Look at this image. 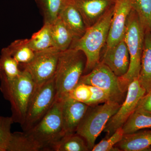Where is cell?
Masks as SVG:
<instances>
[{
    "instance_id": "1",
    "label": "cell",
    "mask_w": 151,
    "mask_h": 151,
    "mask_svg": "<svg viewBox=\"0 0 151 151\" xmlns=\"http://www.w3.org/2000/svg\"><path fill=\"white\" fill-rule=\"evenodd\" d=\"M113 6L96 23L87 28L82 36L74 40L70 45V48L81 50L86 57L84 74L90 72L100 62L101 51L108 39Z\"/></svg>"
},
{
    "instance_id": "2",
    "label": "cell",
    "mask_w": 151,
    "mask_h": 151,
    "mask_svg": "<svg viewBox=\"0 0 151 151\" xmlns=\"http://www.w3.org/2000/svg\"><path fill=\"white\" fill-rule=\"evenodd\" d=\"M145 29L137 14L132 9L126 25L124 38L130 55V64L126 74L119 77L123 92L127 93L129 85L138 78L145 42Z\"/></svg>"
},
{
    "instance_id": "3",
    "label": "cell",
    "mask_w": 151,
    "mask_h": 151,
    "mask_svg": "<svg viewBox=\"0 0 151 151\" xmlns=\"http://www.w3.org/2000/svg\"><path fill=\"white\" fill-rule=\"evenodd\" d=\"M86 63V57L81 50L69 48L60 52L54 76L57 99L62 100L67 97L78 84Z\"/></svg>"
},
{
    "instance_id": "4",
    "label": "cell",
    "mask_w": 151,
    "mask_h": 151,
    "mask_svg": "<svg viewBox=\"0 0 151 151\" xmlns=\"http://www.w3.org/2000/svg\"><path fill=\"white\" fill-rule=\"evenodd\" d=\"M1 91L11 105L14 123L22 126L24 123L29 105L35 89V84L29 73L23 69L15 78L1 80Z\"/></svg>"
},
{
    "instance_id": "5",
    "label": "cell",
    "mask_w": 151,
    "mask_h": 151,
    "mask_svg": "<svg viewBox=\"0 0 151 151\" xmlns=\"http://www.w3.org/2000/svg\"><path fill=\"white\" fill-rule=\"evenodd\" d=\"M121 104L108 101L100 105L89 106L76 133L84 138L92 151L96 139L106 127L110 118L118 111Z\"/></svg>"
},
{
    "instance_id": "6",
    "label": "cell",
    "mask_w": 151,
    "mask_h": 151,
    "mask_svg": "<svg viewBox=\"0 0 151 151\" xmlns=\"http://www.w3.org/2000/svg\"><path fill=\"white\" fill-rule=\"evenodd\" d=\"M62 100L57 99L39 122L26 131L43 148V151H51L55 145L65 135L61 115Z\"/></svg>"
},
{
    "instance_id": "7",
    "label": "cell",
    "mask_w": 151,
    "mask_h": 151,
    "mask_svg": "<svg viewBox=\"0 0 151 151\" xmlns=\"http://www.w3.org/2000/svg\"><path fill=\"white\" fill-rule=\"evenodd\" d=\"M56 97L54 76L40 86L35 87L24 123L21 126L23 130L29 131L37 124L49 111Z\"/></svg>"
},
{
    "instance_id": "8",
    "label": "cell",
    "mask_w": 151,
    "mask_h": 151,
    "mask_svg": "<svg viewBox=\"0 0 151 151\" xmlns=\"http://www.w3.org/2000/svg\"><path fill=\"white\" fill-rule=\"evenodd\" d=\"M78 83L95 86L105 91L110 101L122 105L126 98L127 93L122 91L119 77L107 65L100 62L90 72L83 74Z\"/></svg>"
},
{
    "instance_id": "9",
    "label": "cell",
    "mask_w": 151,
    "mask_h": 151,
    "mask_svg": "<svg viewBox=\"0 0 151 151\" xmlns=\"http://www.w3.org/2000/svg\"><path fill=\"white\" fill-rule=\"evenodd\" d=\"M61 52L53 47L35 52L33 59L28 63L23 64L24 69L32 78L35 87L54 77Z\"/></svg>"
},
{
    "instance_id": "10",
    "label": "cell",
    "mask_w": 151,
    "mask_h": 151,
    "mask_svg": "<svg viewBox=\"0 0 151 151\" xmlns=\"http://www.w3.org/2000/svg\"><path fill=\"white\" fill-rule=\"evenodd\" d=\"M146 93L138 78L132 81L128 87L125 100L117 112L109 119L103 130L106 133L105 138L110 137L118 129L123 127L134 112L138 102Z\"/></svg>"
},
{
    "instance_id": "11",
    "label": "cell",
    "mask_w": 151,
    "mask_h": 151,
    "mask_svg": "<svg viewBox=\"0 0 151 151\" xmlns=\"http://www.w3.org/2000/svg\"><path fill=\"white\" fill-rule=\"evenodd\" d=\"M132 9L131 0H115L113 17L105 47L114 46L124 39L127 20Z\"/></svg>"
},
{
    "instance_id": "12",
    "label": "cell",
    "mask_w": 151,
    "mask_h": 151,
    "mask_svg": "<svg viewBox=\"0 0 151 151\" xmlns=\"http://www.w3.org/2000/svg\"><path fill=\"white\" fill-rule=\"evenodd\" d=\"M105 47L101 51L100 62L107 65L119 77L126 74L129 66L130 55L124 40L114 46Z\"/></svg>"
},
{
    "instance_id": "13",
    "label": "cell",
    "mask_w": 151,
    "mask_h": 151,
    "mask_svg": "<svg viewBox=\"0 0 151 151\" xmlns=\"http://www.w3.org/2000/svg\"><path fill=\"white\" fill-rule=\"evenodd\" d=\"M83 18L86 27L98 22L113 7L115 0H72Z\"/></svg>"
},
{
    "instance_id": "14",
    "label": "cell",
    "mask_w": 151,
    "mask_h": 151,
    "mask_svg": "<svg viewBox=\"0 0 151 151\" xmlns=\"http://www.w3.org/2000/svg\"><path fill=\"white\" fill-rule=\"evenodd\" d=\"M61 100L63 126L65 134L76 133L89 106L68 97Z\"/></svg>"
},
{
    "instance_id": "15",
    "label": "cell",
    "mask_w": 151,
    "mask_h": 151,
    "mask_svg": "<svg viewBox=\"0 0 151 151\" xmlns=\"http://www.w3.org/2000/svg\"><path fill=\"white\" fill-rule=\"evenodd\" d=\"M59 17L73 34L74 40L81 37L86 32L87 27L83 18L72 0H66Z\"/></svg>"
},
{
    "instance_id": "16",
    "label": "cell",
    "mask_w": 151,
    "mask_h": 151,
    "mask_svg": "<svg viewBox=\"0 0 151 151\" xmlns=\"http://www.w3.org/2000/svg\"><path fill=\"white\" fill-rule=\"evenodd\" d=\"M151 145V130L125 134L115 147L120 151H147Z\"/></svg>"
},
{
    "instance_id": "17",
    "label": "cell",
    "mask_w": 151,
    "mask_h": 151,
    "mask_svg": "<svg viewBox=\"0 0 151 151\" xmlns=\"http://www.w3.org/2000/svg\"><path fill=\"white\" fill-rule=\"evenodd\" d=\"M141 86L146 93L151 90V32H145V42L139 75L138 77Z\"/></svg>"
},
{
    "instance_id": "18",
    "label": "cell",
    "mask_w": 151,
    "mask_h": 151,
    "mask_svg": "<svg viewBox=\"0 0 151 151\" xmlns=\"http://www.w3.org/2000/svg\"><path fill=\"white\" fill-rule=\"evenodd\" d=\"M51 31L52 47L61 51L70 48L74 36L59 17L51 24Z\"/></svg>"
},
{
    "instance_id": "19",
    "label": "cell",
    "mask_w": 151,
    "mask_h": 151,
    "mask_svg": "<svg viewBox=\"0 0 151 151\" xmlns=\"http://www.w3.org/2000/svg\"><path fill=\"white\" fill-rule=\"evenodd\" d=\"M43 148L26 131L12 133L7 151H40Z\"/></svg>"
},
{
    "instance_id": "20",
    "label": "cell",
    "mask_w": 151,
    "mask_h": 151,
    "mask_svg": "<svg viewBox=\"0 0 151 151\" xmlns=\"http://www.w3.org/2000/svg\"><path fill=\"white\" fill-rule=\"evenodd\" d=\"M51 151H89L86 141L76 133L65 134L52 146Z\"/></svg>"
},
{
    "instance_id": "21",
    "label": "cell",
    "mask_w": 151,
    "mask_h": 151,
    "mask_svg": "<svg viewBox=\"0 0 151 151\" xmlns=\"http://www.w3.org/2000/svg\"><path fill=\"white\" fill-rule=\"evenodd\" d=\"M20 64L27 63L33 58L35 52L31 48L28 39L18 40L4 48Z\"/></svg>"
},
{
    "instance_id": "22",
    "label": "cell",
    "mask_w": 151,
    "mask_h": 151,
    "mask_svg": "<svg viewBox=\"0 0 151 151\" xmlns=\"http://www.w3.org/2000/svg\"><path fill=\"white\" fill-rule=\"evenodd\" d=\"M19 63L6 50H2L0 56V80H11L20 73Z\"/></svg>"
},
{
    "instance_id": "23",
    "label": "cell",
    "mask_w": 151,
    "mask_h": 151,
    "mask_svg": "<svg viewBox=\"0 0 151 151\" xmlns=\"http://www.w3.org/2000/svg\"><path fill=\"white\" fill-rule=\"evenodd\" d=\"M28 42L31 48L35 52L52 47L51 24L44 23L42 28L28 39Z\"/></svg>"
},
{
    "instance_id": "24",
    "label": "cell",
    "mask_w": 151,
    "mask_h": 151,
    "mask_svg": "<svg viewBox=\"0 0 151 151\" xmlns=\"http://www.w3.org/2000/svg\"><path fill=\"white\" fill-rule=\"evenodd\" d=\"M125 134L151 129V116L134 112L122 127Z\"/></svg>"
},
{
    "instance_id": "25",
    "label": "cell",
    "mask_w": 151,
    "mask_h": 151,
    "mask_svg": "<svg viewBox=\"0 0 151 151\" xmlns=\"http://www.w3.org/2000/svg\"><path fill=\"white\" fill-rule=\"evenodd\" d=\"M43 12L44 23L52 24L59 17L66 0H37Z\"/></svg>"
},
{
    "instance_id": "26",
    "label": "cell",
    "mask_w": 151,
    "mask_h": 151,
    "mask_svg": "<svg viewBox=\"0 0 151 151\" xmlns=\"http://www.w3.org/2000/svg\"><path fill=\"white\" fill-rule=\"evenodd\" d=\"M132 8L137 14L145 32H151V0H131Z\"/></svg>"
},
{
    "instance_id": "27",
    "label": "cell",
    "mask_w": 151,
    "mask_h": 151,
    "mask_svg": "<svg viewBox=\"0 0 151 151\" xmlns=\"http://www.w3.org/2000/svg\"><path fill=\"white\" fill-rule=\"evenodd\" d=\"M124 134L122 128H119L108 138H104L97 145H94L92 151H120L115 147L123 138Z\"/></svg>"
},
{
    "instance_id": "28",
    "label": "cell",
    "mask_w": 151,
    "mask_h": 151,
    "mask_svg": "<svg viewBox=\"0 0 151 151\" xmlns=\"http://www.w3.org/2000/svg\"><path fill=\"white\" fill-rule=\"evenodd\" d=\"M14 123L12 117L0 116V151H7L12 137L11 127Z\"/></svg>"
},
{
    "instance_id": "29",
    "label": "cell",
    "mask_w": 151,
    "mask_h": 151,
    "mask_svg": "<svg viewBox=\"0 0 151 151\" xmlns=\"http://www.w3.org/2000/svg\"><path fill=\"white\" fill-rule=\"evenodd\" d=\"M92 94L90 85L84 83H78L69 92L66 97H68L86 104L91 98Z\"/></svg>"
},
{
    "instance_id": "30",
    "label": "cell",
    "mask_w": 151,
    "mask_h": 151,
    "mask_svg": "<svg viewBox=\"0 0 151 151\" xmlns=\"http://www.w3.org/2000/svg\"><path fill=\"white\" fill-rule=\"evenodd\" d=\"M92 94L91 98L86 103L88 106H94L100 105L110 101L108 94L102 89L90 85Z\"/></svg>"
},
{
    "instance_id": "31",
    "label": "cell",
    "mask_w": 151,
    "mask_h": 151,
    "mask_svg": "<svg viewBox=\"0 0 151 151\" xmlns=\"http://www.w3.org/2000/svg\"><path fill=\"white\" fill-rule=\"evenodd\" d=\"M135 112L151 116V90L141 98L138 102Z\"/></svg>"
},
{
    "instance_id": "32",
    "label": "cell",
    "mask_w": 151,
    "mask_h": 151,
    "mask_svg": "<svg viewBox=\"0 0 151 151\" xmlns=\"http://www.w3.org/2000/svg\"><path fill=\"white\" fill-rule=\"evenodd\" d=\"M147 151H151V145L147 149Z\"/></svg>"
}]
</instances>
